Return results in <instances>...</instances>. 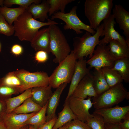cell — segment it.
Wrapping results in <instances>:
<instances>
[{"label":"cell","instance_id":"cell-1","mask_svg":"<svg viewBox=\"0 0 129 129\" xmlns=\"http://www.w3.org/2000/svg\"><path fill=\"white\" fill-rule=\"evenodd\" d=\"M47 22H42L36 20L33 17L31 14L27 9L14 22V36L20 41L31 42L39 29L44 26L58 23L49 19Z\"/></svg>","mask_w":129,"mask_h":129},{"label":"cell","instance_id":"cell-2","mask_svg":"<svg viewBox=\"0 0 129 129\" xmlns=\"http://www.w3.org/2000/svg\"><path fill=\"white\" fill-rule=\"evenodd\" d=\"M113 5L112 0H85L84 14L91 28L96 30L101 22L110 16Z\"/></svg>","mask_w":129,"mask_h":129},{"label":"cell","instance_id":"cell-3","mask_svg":"<svg viewBox=\"0 0 129 129\" xmlns=\"http://www.w3.org/2000/svg\"><path fill=\"white\" fill-rule=\"evenodd\" d=\"M129 98V92L121 83L92 97V102L95 109H98L112 107Z\"/></svg>","mask_w":129,"mask_h":129},{"label":"cell","instance_id":"cell-4","mask_svg":"<svg viewBox=\"0 0 129 129\" xmlns=\"http://www.w3.org/2000/svg\"><path fill=\"white\" fill-rule=\"evenodd\" d=\"M103 30L102 23L96 28V32L93 35L86 32L81 37L73 38V49L72 50L77 59L88 56L89 59L92 57L96 46L99 45V38Z\"/></svg>","mask_w":129,"mask_h":129},{"label":"cell","instance_id":"cell-5","mask_svg":"<svg viewBox=\"0 0 129 129\" xmlns=\"http://www.w3.org/2000/svg\"><path fill=\"white\" fill-rule=\"evenodd\" d=\"M48 28L50 37V52L55 57L53 61L59 64L70 54V48L63 33L57 25H50Z\"/></svg>","mask_w":129,"mask_h":129},{"label":"cell","instance_id":"cell-6","mask_svg":"<svg viewBox=\"0 0 129 129\" xmlns=\"http://www.w3.org/2000/svg\"><path fill=\"white\" fill-rule=\"evenodd\" d=\"M77 59L73 51L59 63L50 76L49 85L56 88L61 84L70 83L71 80L75 67Z\"/></svg>","mask_w":129,"mask_h":129},{"label":"cell","instance_id":"cell-7","mask_svg":"<svg viewBox=\"0 0 129 129\" xmlns=\"http://www.w3.org/2000/svg\"><path fill=\"white\" fill-rule=\"evenodd\" d=\"M77 6L73 7L68 13H63L60 11L56 12L51 16V19H60L64 22L65 24L63 28L64 30L72 29L77 34H81L83 32L81 30L86 31L92 35L96 32L90 25L83 22L79 18L77 14Z\"/></svg>","mask_w":129,"mask_h":129},{"label":"cell","instance_id":"cell-8","mask_svg":"<svg viewBox=\"0 0 129 129\" xmlns=\"http://www.w3.org/2000/svg\"><path fill=\"white\" fill-rule=\"evenodd\" d=\"M15 71L21 82L22 92L28 89L49 85V76L45 72H30L23 69H18Z\"/></svg>","mask_w":129,"mask_h":129},{"label":"cell","instance_id":"cell-9","mask_svg":"<svg viewBox=\"0 0 129 129\" xmlns=\"http://www.w3.org/2000/svg\"><path fill=\"white\" fill-rule=\"evenodd\" d=\"M109 45H98L93 52L92 57L87 60V64L91 68L98 70L104 67L112 68L115 60L109 52Z\"/></svg>","mask_w":129,"mask_h":129},{"label":"cell","instance_id":"cell-10","mask_svg":"<svg viewBox=\"0 0 129 129\" xmlns=\"http://www.w3.org/2000/svg\"><path fill=\"white\" fill-rule=\"evenodd\" d=\"M91 99L88 97L87 99H83L71 96L67 100L70 109L77 119L84 122L92 116L89 112L93 106Z\"/></svg>","mask_w":129,"mask_h":129},{"label":"cell","instance_id":"cell-11","mask_svg":"<svg viewBox=\"0 0 129 129\" xmlns=\"http://www.w3.org/2000/svg\"><path fill=\"white\" fill-rule=\"evenodd\" d=\"M103 30L100 37L104 38L100 40L99 45H107L112 40H115L124 46L128 47L125 39L123 36L116 31L114 28L116 22L113 14L103 21Z\"/></svg>","mask_w":129,"mask_h":129},{"label":"cell","instance_id":"cell-12","mask_svg":"<svg viewBox=\"0 0 129 129\" xmlns=\"http://www.w3.org/2000/svg\"><path fill=\"white\" fill-rule=\"evenodd\" d=\"M94 112L101 115L105 123H118L129 115V106L95 109Z\"/></svg>","mask_w":129,"mask_h":129},{"label":"cell","instance_id":"cell-13","mask_svg":"<svg viewBox=\"0 0 129 129\" xmlns=\"http://www.w3.org/2000/svg\"><path fill=\"white\" fill-rule=\"evenodd\" d=\"M97 95L93 86V75L90 73L80 82L71 96L86 99L96 97Z\"/></svg>","mask_w":129,"mask_h":129},{"label":"cell","instance_id":"cell-14","mask_svg":"<svg viewBox=\"0 0 129 129\" xmlns=\"http://www.w3.org/2000/svg\"><path fill=\"white\" fill-rule=\"evenodd\" d=\"M87 60L84 58L77 60L74 71L73 75L68 92L65 100L72 96L78 84L86 75L90 73V70L86 66Z\"/></svg>","mask_w":129,"mask_h":129},{"label":"cell","instance_id":"cell-15","mask_svg":"<svg viewBox=\"0 0 129 129\" xmlns=\"http://www.w3.org/2000/svg\"><path fill=\"white\" fill-rule=\"evenodd\" d=\"M113 14L120 29L123 31L126 42L129 47V12L121 5L116 4L113 9Z\"/></svg>","mask_w":129,"mask_h":129},{"label":"cell","instance_id":"cell-16","mask_svg":"<svg viewBox=\"0 0 129 129\" xmlns=\"http://www.w3.org/2000/svg\"><path fill=\"white\" fill-rule=\"evenodd\" d=\"M37 112L28 114H17L11 112L5 113L0 118L8 129H18L24 125L26 121Z\"/></svg>","mask_w":129,"mask_h":129},{"label":"cell","instance_id":"cell-17","mask_svg":"<svg viewBox=\"0 0 129 129\" xmlns=\"http://www.w3.org/2000/svg\"><path fill=\"white\" fill-rule=\"evenodd\" d=\"M30 43L31 47L35 51L42 50L49 53L50 37L48 28L39 30Z\"/></svg>","mask_w":129,"mask_h":129},{"label":"cell","instance_id":"cell-18","mask_svg":"<svg viewBox=\"0 0 129 129\" xmlns=\"http://www.w3.org/2000/svg\"><path fill=\"white\" fill-rule=\"evenodd\" d=\"M67 83H64L59 85L53 93L48 102L46 114V122L56 115L55 112L58 105L61 95L67 86Z\"/></svg>","mask_w":129,"mask_h":129},{"label":"cell","instance_id":"cell-19","mask_svg":"<svg viewBox=\"0 0 129 129\" xmlns=\"http://www.w3.org/2000/svg\"><path fill=\"white\" fill-rule=\"evenodd\" d=\"M50 86L38 87L32 88V95L31 97L32 101L43 107L48 102L53 92Z\"/></svg>","mask_w":129,"mask_h":129},{"label":"cell","instance_id":"cell-20","mask_svg":"<svg viewBox=\"0 0 129 129\" xmlns=\"http://www.w3.org/2000/svg\"><path fill=\"white\" fill-rule=\"evenodd\" d=\"M49 8V5L47 1L43 0L40 4H32L26 9L31 14L34 19H38L44 22L48 19V13Z\"/></svg>","mask_w":129,"mask_h":129},{"label":"cell","instance_id":"cell-21","mask_svg":"<svg viewBox=\"0 0 129 129\" xmlns=\"http://www.w3.org/2000/svg\"><path fill=\"white\" fill-rule=\"evenodd\" d=\"M76 119L77 117L70 109L68 100H65L63 109L58 113V117L52 129H58Z\"/></svg>","mask_w":129,"mask_h":129},{"label":"cell","instance_id":"cell-22","mask_svg":"<svg viewBox=\"0 0 129 129\" xmlns=\"http://www.w3.org/2000/svg\"><path fill=\"white\" fill-rule=\"evenodd\" d=\"M32 89H27L19 95L6 100L5 101L6 106V113H11L26 100L31 97L32 95Z\"/></svg>","mask_w":129,"mask_h":129},{"label":"cell","instance_id":"cell-23","mask_svg":"<svg viewBox=\"0 0 129 129\" xmlns=\"http://www.w3.org/2000/svg\"><path fill=\"white\" fill-rule=\"evenodd\" d=\"M109 43V53L116 59L129 58V48L124 46L115 40H111Z\"/></svg>","mask_w":129,"mask_h":129},{"label":"cell","instance_id":"cell-24","mask_svg":"<svg viewBox=\"0 0 129 129\" xmlns=\"http://www.w3.org/2000/svg\"><path fill=\"white\" fill-rule=\"evenodd\" d=\"M26 9L20 6L11 8L4 6L0 8V13L3 16L9 24L11 25Z\"/></svg>","mask_w":129,"mask_h":129},{"label":"cell","instance_id":"cell-25","mask_svg":"<svg viewBox=\"0 0 129 129\" xmlns=\"http://www.w3.org/2000/svg\"><path fill=\"white\" fill-rule=\"evenodd\" d=\"M92 75L93 86L97 95L104 92L110 87L106 81L102 69L95 70Z\"/></svg>","mask_w":129,"mask_h":129},{"label":"cell","instance_id":"cell-26","mask_svg":"<svg viewBox=\"0 0 129 129\" xmlns=\"http://www.w3.org/2000/svg\"><path fill=\"white\" fill-rule=\"evenodd\" d=\"M112 69L118 72L125 82H129V58L116 60Z\"/></svg>","mask_w":129,"mask_h":129},{"label":"cell","instance_id":"cell-27","mask_svg":"<svg viewBox=\"0 0 129 129\" xmlns=\"http://www.w3.org/2000/svg\"><path fill=\"white\" fill-rule=\"evenodd\" d=\"M42 108L33 102L30 97L26 100L22 105L15 108L12 112L17 114H28L38 112Z\"/></svg>","mask_w":129,"mask_h":129},{"label":"cell","instance_id":"cell-28","mask_svg":"<svg viewBox=\"0 0 129 129\" xmlns=\"http://www.w3.org/2000/svg\"><path fill=\"white\" fill-rule=\"evenodd\" d=\"M48 102L41 110L28 119L24 125H31L35 129H38L40 126L46 122V113Z\"/></svg>","mask_w":129,"mask_h":129},{"label":"cell","instance_id":"cell-29","mask_svg":"<svg viewBox=\"0 0 129 129\" xmlns=\"http://www.w3.org/2000/svg\"><path fill=\"white\" fill-rule=\"evenodd\" d=\"M102 69L106 81L110 87L122 83L123 81L120 75L117 71L112 68L104 67L102 68Z\"/></svg>","mask_w":129,"mask_h":129},{"label":"cell","instance_id":"cell-30","mask_svg":"<svg viewBox=\"0 0 129 129\" xmlns=\"http://www.w3.org/2000/svg\"><path fill=\"white\" fill-rule=\"evenodd\" d=\"M47 1L50 5L48 12L50 16L55 12L59 11L65 13V9L68 4L75 1V0H47Z\"/></svg>","mask_w":129,"mask_h":129},{"label":"cell","instance_id":"cell-31","mask_svg":"<svg viewBox=\"0 0 129 129\" xmlns=\"http://www.w3.org/2000/svg\"><path fill=\"white\" fill-rule=\"evenodd\" d=\"M2 85L20 88L23 92L21 82L16 75L15 71L9 72L4 77L0 78V85Z\"/></svg>","mask_w":129,"mask_h":129},{"label":"cell","instance_id":"cell-32","mask_svg":"<svg viewBox=\"0 0 129 129\" xmlns=\"http://www.w3.org/2000/svg\"><path fill=\"white\" fill-rule=\"evenodd\" d=\"M92 117L85 122L91 129H105V122L100 115L93 112Z\"/></svg>","mask_w":129,"mask_h":129},{"label":"cell","instance_id":"cell-33","mask_svg":"<svg viewBox=\"0 0 129 129\" xmlns=\"http://www.w3.org/2000/svg\"><path fill=\"white\" fill-rule=\"evenodd\" d=\"M22 93L20 88L0 85V99L5 101L11 97L13 95Z\"/></svg>","mask_w":129,"mask_h":129},{"label":"cell","instance_id":"cell-34","mask_svg":"<svg viewBox=\"0 0 129 129\" xmlns=\"http://www.w3.org/2000/svg\"><path fill=\"white\" fill-rule=\"evenodd\" d=\"M41 0H4L3 5L8 7L13 5H18L26 9L32 4H38L41 2Z\"/></svg>","mask_w":129,"mask_h":129},{"label":"cell","instance_id":"cell-35","mask_svg":"<svg viewBox=\"0 0 129 129\" xmlns=\"http://www.w3.org/2000/svg\"><path fill=\"white\" fill-rule=\"evenodd\" d=\"M14 33L13 25H10L3 16L0 13V34L8 36L12 35Z\"/></svg>","mask_w":129,"mask_h":129},{"label":"cell","instance_id":"cell-36","mask_svg":"<svg viewBox=\"0 0 129 129\" xmlns=\"http://www.w3.org/2000/svg\"><path fill=\"white\" fill-rule=\"evenodd\" d=\"M68 127L66 129H91L85 122L76 119L68 123Z\"/></svg>","mask_w":129,"mask_h":129},{"label":"cell","instance_id":"cell-37","mask_svg":"<svg viewBox=\"0 0 129 129\" xmlns=\"http://www.w3.org/2000/svg\"><path fill=\"white\" fill-rule=\"evenodd\" d=\"M48 54L47 52L44 51H38L35 54V59L38 63H42L45 62L48 59Z\"/></svg>","mask_w":129,"mask_h":129},{"label":"cell","instance_id":"cell-38","mask_svg":"<svg viewBox=\"0 0 129 129\" xmlns=\"http://www.w3.org/2000/svg\"><path fill=\"white\" fill-rule=\"evenodd\" d=\"M23 51L22 47L20 45L15 44L13 45L11 47V53L14 55L18 56L22 55Z\"/></svg>","mask_w":129,"mask_h":129},{"label":"cell","instance_id":"cell-39","mask_svg":"<svg viewBox=\"0 0 129 129\" xmlns=\"http://www.w3.org/2000/svg\"><path fill=\"white\" fill-rule=\"evenodd\" d=\"M57 117L56 116L45 124L40 126L38 129H52Z\"/></svg>","mask_w":129,"mask_h":129},{"label":"cell","instance_id":"cell-40","mask_svg":"<svg viewBox=\"0 0 129 129\" xmlns=\"http://www.w3.org/2000/svg\"><path fill=\"white\" fill-rule=\"evenodd\" d=\"M6 106L5 101L0 99V118L6 113Z\"/></svg>","mask_w":129,"mask_h":129},{"label":"cell","instance_id":"cell-41","mask_svg":"<svg viewBox=\"0 0 129 129\" xmlns=\"http://www.w3.org/2000/svg\"><path fill=\"white\" fill-rule=\"evenodd\" d=\"M123 120V122L119 123L120 128L121 129H129V115Z\"/></svg>","mask_w":129,"mask_h":129},{"label":"cell","instance_id":"cell-42","mask_svg":"<svg viewBox=\"0 0 129 129\" xmlns=\"http://www.w3.org/2000/svg\"><path fill=\"white\" fill-rule=\"evenodd\" d=\"M119 123H105V129H121L119 127Z\"/></svg>","mask_w":129,"mask_h":129},{"label":"cell","instance_id":"cell-43","mask_svg":"<svg viewBox=\"0 0 129 129\" xmlns=\"http://www.w3.org/2000/svg\"><path fill=\"white\" fill-rule=\"evenodd\" d=\"M0 129H8L0 118Z\"/></svg>","mask_w":129,"mask_h":129},{"label":"cell","instance_id":"cell-44","mask_svg":"<svg viewBox=\"0 0 129 129\" xmlns=\"http://www.w3.org/2000/svg\"><path fill=\"white\" fill-rule=\"evenodd\" d=\"M18 129H29V126L28 125H24Z\"/></svg>","mask_w":129,"mask_h":129},{"label":"cell","instance_id":"cell-45","mask_svg":"<svg viewBox=\"0 0 129 129\" xmlns=\"http://www.w3.org/2000/svg\"><path fill=\"white\" fill-rule=\"evenodd\" d=\"M68 127V123H67L62 127L58 129H66Z\"/></svg>","mask_w":129,"mask_h":129},{"label":"cell","instance_id":"cell-46","mask_svg":"<svg viewBox=\"0 0 129 129\" xmlns=\"http://www.w3.org/2000/svg\"><path fill=\"white\" fill-rule=\"evenodd\" d=\"M4 0H0V8L3 6Z\"/></svg>","mask_w":129,"mask_h":129},{"label":"cell","instance_id":"cell-47","mask_svg":"<svg viewBox=\"0 0 129 129\" xmlns=\"http://www.w3.org/2000/svg\"><path fill=\"white\" fill-rule=\"evenodd\" d=\"M29 129H35L34 127L32 125H29Z\"/></svg>","mask_w":129,"mask_h":129},{"label":"cell","instance_id":"cell-48","mask_svg":"<svg viewBox=\"0 0 129 129\" xmlns=\"http://www.w3.org/2000/svg\"><path fill=\"white\" fill-rule=\"evenodd\" d=\"M1 45L0 42V52H1Z\"/></svg>","mask_w":129,"mask_h":129}]
</instances>
